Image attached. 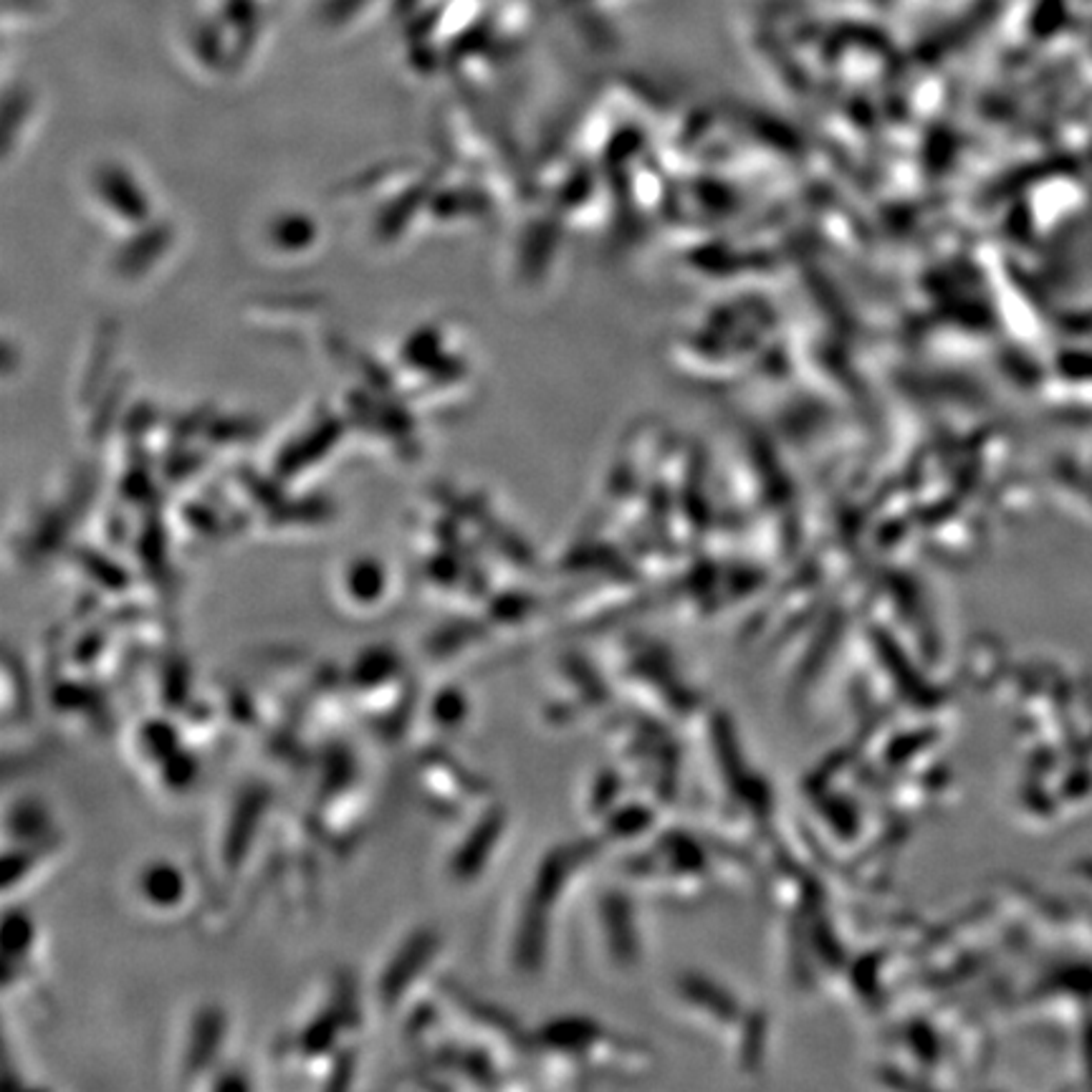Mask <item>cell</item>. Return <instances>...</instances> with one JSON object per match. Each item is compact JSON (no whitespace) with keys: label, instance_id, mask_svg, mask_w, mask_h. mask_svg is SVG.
Instances as JSON below:
<instances>
[{"label":"cell","instance_id":"cell-1","mask_svg":"<svg viewBox=\"0 0 1092 1092\" xmlns=\"http://www.w3.org/2000/svg\"><path fill=\"white\" fill-rule=\"evenodd\" d=\"M346 686L357 698L364 700L372 716H377L384 703V711L377 721H388L390 713L400 709L402 700H405L408 683L400 655L388 646L362 650L346 671Z\"/></svg>","mask_w":1092,"mask_h":1092},{"label":"cell","instance_id":"cell-2","mask_svg":"<svg viewBox=\"0 0 1092 1092\" xmlns=\"http://www.w3.org/2000/svg\"><path fill=\"white\" fill-rule=\"evenodd\" d=\"M132 895L142 911L167 918L185 911L193 898V882L173 857H150L132 875Z\"/></svg>","mask_w":1092,"mask_h":1092},{"label":"cell","instance_id":"cell-3","mask_svg":"<svg viewBox=\"0 0 1092 1092\" xmlns=\"http://www.w3.org/2000/svg\"><path fill=\"white\" fill-rule=\"evenodd\" d=\"M440 949V938L433 928H418L410 933L408 940H402L395 956L382 966V974L377 978V999L388 1012H393L410 987L418 981L422 969L433 964L435 953Z\"/></svg>","mask_w":1092,"mask_h":1092},{"label":"cell","instance_id":"cell-4","mask_svg":"<svg viewBox=\"0 0 1092 1092\" xmlns=\"http://www.w3.org/2000/svg\"><path fill=\"white\" fill-rule=\"evenodd\" d=\"M5 848H61L59 827L46 801L23 794L5 807Z\"/></svg>","mask_w":1092,"mask_h":1092},{"label":"cell","instance_id":"cell-5","mask_svg":"<svg viewBox=\"0 0 1092 1092\" xmlns=\"http://www.w3.org/2000/svg\"><path fill=\"white\" fill-rule=\"evenodd\" d=\"M269 794L263 787H245V792L233 805V814L225 825V835L220 839V855L225 857L229 873H236L251 852V839L256 837V825L266 814Z\"/></svg>","mask_w":1092,"mask_h":1092},{"label":"cell","instance_id":"cell-6","mask_svg":"<svg viewBox=\"0 0 1092 1092\" xmlns=\"http://www.w3.org/2000/svg\"><path fill=\"white\" fill-rule=\"evenodd\" d=\"M225 1034H229L225 1009L216 1004H205L203 1009H198L187 1029L185 1054H182L185 1075H200V1070H211L218 1059V1050L225 1045Z\"/></svg>","mask_w":1092,"mask_h":1092},{"label":"cell","instance_id":"cell-7","mask_svg":"<svg viewBox=\"0 0 1092 1092\" xmlns=\"http://www.w3.org/2000/svg\"><path fill=\"white\" fill-rule=\"evenodd\" d=\"M494 830H496V819L491 817V814H483V817L471 827L469 835L460 837L456 850H453L451 860H448V868H451V873L456 875L460 882L473 880V877L481 873L483 860H489L491 848H494V839H496Z\"/></svg>","mask_w":1092,"mask_h":1092},{"label":"cell","instance_id":"cell-8","mask_svg":"<svg viewBox=\"0 0 1092 1092\" xmlns=\"http://www.w3.org/2000/svg\"><path fill=\"white\" fill-rule=\"evenodd\" d=\"M388 574L372 559H359L350 564L342 579L346 604L355 610H375L388 597Z\"/></svg>","mask_w":1092,"mask_h":1092},{"label":"cell","instance_id":"cell-9","mask_svg":"<svg viewBox=\"0 0 1092 1092\" xmlns=\"http://www.w3.org/2000/svg\"><path fill=\"white\" fill-rule=\"evenodd\" d=\"M471 703L463 688L443 686L431 700V721L440 731H458L469 721Z\"/></svg>","mask_w":1092,"mask_h":1092}]
</instances>
